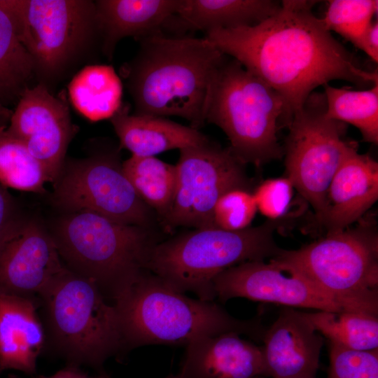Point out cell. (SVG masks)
<instances>
[{
    "instance_id": "36",
    "label": "cell",
    "mask_w": 378,
    "mask_h": 378,
    "mask_svg": "<svg viewBox=\"0 0 378 378\" xmlns=\"http://www.w3.org/2000/svg\"><path fill=\"white\" fill-rule=\"evenodd\" d=\"M13 111L6 108L0 99V127L6 126V123L10 121Z\"/></svg>"
},
{
    "instance_id": "28",
    "label": "cell",
    "mask_w": 378,
    "mask_h": 378,
    "mask_svg": "<svg viewBox=\"0 0 378 378\" xmlns=\"http://www.w3.org/2000/svg\"><path fill=\"white\" fill-rule=\"evenodd\" d=\"M50 183L42 164L19 139L0 127V183L6 188L42 193Z\"/></svg>"
},
{
    "instance_id": "3",
    "label": "cell",
    "mask_w": 378,
    "mask_h": 378,
    "mask_svg": "<svg viewBox=\"0 0 378 378\" xmlns=\"http://www.w3.org/2000/svg\"><path fill=\"white\" fill-rule=\"evenodd\" d=\"M120 320L124 349L148 344L187 346L225 332L262 339L257 319L235 318L213 301L191 298L145 270L113 300Z\"/></svg>"
},
{
    "instance_id": "6",
    "label": "cell",
    "mask_w": 378,
    "mask_h": 378,
    "mask_svg": "<svg viewBox=\"0 0 378 378\" xmlns=\"http://www.w3.org/2000/svg\"><path fill=\"white\" fill-rule=\"evenodd\" d=\"M205 119L223 131L245 165L260 167L284 155L277 136L280 122H289L283 98L234 59L227 58L215 76Z\"/></svg>"
},
{
    "instance_id": "17",
    "label": "cell",
    "mask_w": 378,
    "mask_h": 378,
    "mask_svg": "<svg viewBox=\"0 0 378 378\" xmlns=\"http://www.w3.org/2000/svg\"><path fill=\"white\" fill-rule=\"evenodd\" d=\"M377 199L378 163L355 147L334 174L316 222L326 234L343 230L360 220Z\"/></svg>"
},
{
    "instance_id": "11",
    "label": "cell",
    "mask_w": 378,
    "mask_h": 378,
    "mask_svg": "<svg viewBox=\"0 0 378 378\" xmlns=\"http://www.w3.org/2000/svg\"><path fill=\"white\" fill-rule=\"evenodd\" d=\"M53 200L69 212L90 211L118 223L150 228V209L124 174L118 151L98 152L64 162Z\"/></svg>"
},
{
    "instance_id": "18",
    "label": "cell",
    "mask_w": 378,
    "mask_h": 378,
    "mask_svg": "<svg viewBox=\"0 0 378 378\" xmlns=\"http://www.w3.org/2000/svg\"><path fill=\"white\" fill-rule=\"evenodd\" d=\"M235 332L199 338L186 349L181 378H255L265 376L262 346Z\"/></svg>"
},
{
    "instance_id": "27",
    "label": "cell",
    "mask_w": 378,
    "mask_h": 378,
    "mask_svg": "<svg viewBox=\"0 0 378 378\" xmlns=\"http://www.w3.org/2000/svg\"><path fill=\"white\" fill-rule=\"evenodd\" d=\"M326 115L328 118L349 123L360 132L365 141L378 143V84L370 89L354 90L326 84Z\"/></svg>"
},
{
    "instance_id": "22",
    "label": "cell",
    "mask_w": 378,
    "mask_h": 378,
    "mask_svg": "<svg viewBox=\"0 0 378 378\" xmlns=\"http://www.w3.org/2000/svg\"><path fill=\"white\" fill-rule=\"evenodd\" d=\"M281 6V1L272 0H182L169 27L206 33L253 26L275 14Z\"/></svg>"
},
{
    "instance_id": "15",
    "label": "cell",
    "mask_w": 378,
    "mask_h": 378,
    "mask_svg": "<svg viewBox=\"0 0 378 378\" xmlns=\"http://www.w3.org/2000/svg\"><path fill=\"white\" fill-rule=\"evenodd\" d=\"M65 268L52 235L18 219L0 245V293L38 298Z\"/></svg>"
},
{
    "instance_id": "10",
    "label": "cell",
    "mask_w": 378,
    "mask_h": 378,
    "mask_svg": "<svg viewBox=\"0 0 378 378\" xmlns=\"http://www.w3.org/2000/svg\"><path fill=\"white\" fill-rule=\"evenodd\" d=\"M323 92H313L287 125L286 176L313 208L321 214L330 182L346 155L356 146L344 139L346 124L326 115Z\"/></svg>"
},
{
    "instance_id": "5",
    "label": "cell",
    "mask_w": 378,
    "mask_h": 378,
    "mask_svg": "<svg viewBox=\"0 0 378 378\" xmlns=\"http://www.w3.org/2000/svg\"><path fill=\"white\" fill-rule=\"evenodd\" d=\"M38 300L46 343L69 366L100 369L125 350L117 310L92 281L66 267Z\"/></svg>"
},
{
    "instance_id": "25",
    "label": "cell",
    "mask_w": 378,
    "mask_h": 378,
    "mask_svg": "<svg viewBox=\"0 0 378 378\" xmlns=\"http://www.w3.org/2000/svg\"><path fill=\"white\" fill-rule=\"evenodd\" d=\"M34 76L31 56L22 43L13 15L0 0V99H20Z\"/></svg>"
},
{
    "instance_id": "30",
    "label": "cell",
    "mask_w": 378,
    "mask_h": 378,
    "mask_svg": "<svg viewBox=\"0 0 378 378\" xmlns=\"http://www.w3.org/2000/svg\"><path fill=\"white\" fill-rule=\"evenodd\" d=\"M258 211L253 190L232 188L216 201L212 214L214 227L226 231H240L251 227Z\"/></svg>"
},
{
    "instance_id": "4",
    "label": "cell",
    "mask_w": 378,
    "mask_h": 378,
    "mask_svg": "<svg viewBox=\"0 0 378 378\" xmlns=\"http://www.w3.org/2000/svg\"><path fill=\"white\" fill-rule=\"evenodd\" d=\"M293 217L268 220L240 231L200 228L159 241L150 250L145 269L175 290L204 301L216 296L214 279L222 272L249 261L265 260L281 251L274 233Z\"/></svg>"
},
{
    "instance_id": "26",
    "label": "cell",
    "mask_w": 378,
    "mask_h": 378,
    "mask_svg": "<svg viewBox=\"0 0 378 378\" xmlns=\"http://www.w3.org/2000/svg\"><path fill=\"white\" fill-rule=\"evenodd\" d=\"M302 313L329 342L353 350L378 349L377 316L351 311Z\"/></svg>"
},
{
    "instance_id": "23",
    "label": "cell",
    "mask_w": 378,
    "mask_h": 378,
    "mask_svg": "<svg viewBox=\"0 0 378 378\" xmlns=\"http://www.w3.org/2000/svg\"><path fill=\"white\" fill-rule=\"evenodd\" d=\"M68 90L74 108L92 122L110 119L123 104L122 82L111 65L83 66L72 77Z\"/></svg>"
},
{
    "instance_id": "12",
    "label": "cell",
    "mask_w": 378,
    "mask_h": 378,
    "mask_svg": "<svg viewBox=\"0 0 378 378\" xmlns=\"http://www.w3.org/2000/svg\"><path fill=\"white\" fill-rule=\"evenodd\" d=\"M179 151L174 197L163 221L165 227H214L212 214L218 198L232 188L251 190L245 164L229 147L211 140Z\"/></svg>"
},
{
    "instance_id": "34",
    "label": "cell",
    "mask_w": 378,
    "mask_h": 378,
    "mask_svg": "<svg viewBox=\"0 0 378 378\" xmlns=\"http://www.w3.org/2000/svg\"><path fill=\"white\" fill-rule=\"evenodd\" d=\"M361 50L375 63L378 62V22H372L368 28L363 41Z\"/></svg>"
},
{
    "instance_id": "29",
    "label": "cell",
    "mask_w": 378,
    "mask_h": 378,
    "mask_svg": "<svg viewBox=\"0 0 378 378\" xmlns=\"http://www.w3.org/2000/svg\"><path fill=\"white\" fill-rule=\"evenodd\" d=\"M377 10V0H331L321 20L328 31L337 33L361 50L364 35Z\"/></svg>"
},
{
    "instance_id": "24",
    "label": "cell",
    "mask_w": 378,
    "mask_h": 378,
    "mask_svg": "<svg viewBox=\"0 0 378 378\" xmlns=\"http://www.w3.org/2000/svg\"><path fill=\"white\" fill-rule=\"evenodd\" d=\"M122 169L140 199L163 222L174 197L176 166L156 157L132 155L122 162Z\"/></svg>"
},
{
    "instance_id": "32",
    "label": "cell",
    "mask_w": 378,
    "mask_h": 378,
    "mask_svg": "<svg viewBox=\"0 0 378 378\" xmlns=\"http://www.w3.org/2000/svg\"><path fill=\"white\" fill-rule=\"evenodd\" d=\"M294 186L286 176L265 180L253 190L258 211L268 220H278L288 216Z\"/></svg>"
},
{
    "instance_id": "14",
    "label": "cell",
    "mask_w": 378,
    "mask_h": 378,
    "mask_svg": "<svg viewBox=\"0 0 378 378\" xmlns=\"http://www.w3.org/2000/svg\"><path fill=\"white\" fill-rule=\"evenodd\" d=\"M6 129L22 141L55 183L76 132L65 97L54 96L43 84L27 88Z\"/></svg>"
},
{
    "instance_id": "13",
    "label": "cell",
    "mask_w": 378,
    "mask_h": 378,
    "mask_svg": "<svg viewBox=\"0 0 378 378\" xmlns=\"http://www.w3.org/2000/svg\"><path fill=\"white\" fill-rule=\"evenodd\" d=\"M214 288L216 298L223 302L244 298L288 307L346 311L301 272L274 258L267 262L249 261L228 268L214 279Z\"/></svg>"
},
{
    "instance_id": "7",
    "label": "cell",
    "mask_w": 378,
    "mask_h": 378,
    "mask_svg": "<svg viewBox=\"0 0 378 378\" xmlns=\"http://www.w3.org/2000/svg\"><path fill=\"white\" fill-rule=\"evenodd\" d=\"M64 265L113 300L144 271L159 241L150 228L125 225L90 211L69 212L52 234Z\"/></svg>"
},
{
    "instance_id": "38",
    "label": "cell",
    "mask_w": 378,
    "mask_h": 378,
    "mask_svg": "<svg viewBox=\"0 0 378 378\" xmlns=\"http://www.w3.org/2000/svg\"><path fill=\"white\" fill-rule=\"evenodd\" d=\"M255 378H261V377H255Z\"/></svg>"
},
{
    "instance_id": "16",
    "label": "cell",
    "mask_w": 378,
    "mask_h": 378,
    "mask_svg": "<svg viewBox=\"0 0 378 378\" xmlns=\"http://www.w3.org/2000/svg\"><path fill=\"white\" fill-rule=\"evenodd\" d=\"M262 340L265 376L316 378L323 338L302 312L283 309Z\"/></svg>"
},
{
    "instance_id": "1",
    "label": "cell",
    "mask_w": 378,
    "mask_h": 378,
    "mask_svg": "<svg viewBox=\"0 0 378 378\" xmlns=\"http://www.w3.org/2000/svg\"><path fill=\"white\" fill-rule=\"evenodd\" d=\"M316 2L282 1L275 14L258 24L204 36L279 94L289 122L317 87L332 80L378 84L377 71L365 69L314 15Z\"/></svg>"
},
{
    "instance_id": "8",
    "label": "cell",
    "mask_w": 378,
    "mask_h": 378,
    "mask_svg": "<svg viewBox=\"0 0 378 378\" xmlns=\"http://www.w3.org/2000/svg\"><path fill=\"white\" fill-rule=\"evenodd\" d=\"M38 83L50 87L92 64L101 41L92 0H6Z\"/></svg>"
},
{
    "instance_id": "35",
    "label": "cell",
    "mask_w": 378,
    "mask_h": 378,
    "mask_svg": "<svg viewBox=\"0 0 378 378\" xmlns=\"http://www.w3.org/2000/svg\"><path fill=\"white\" fill-rule=\"evenodd\" d=\"M82 371L78 367L68 366L48 377L41 376L38 378H81Z\"/></svg>"
},
{
    "instance_id": "9",
    "label": "cell",
    "mask_w": 378,
    "mask_h": 378,
    "mask_svg": "<svg viewBox=\"0 0 378 378\" xmlns=\"http://www.w3.org/2000/svg\"><path fill=\"white\" fill-rule=\"evenodd\" d=\"M274 259L297 270L346 311L378 314V233L364 216L353 227L328 233Z\"/></svg>"
},
{
    "instance_id": "21",
    "label": "cell",
    "mask_w": 378,
    "mask_h": 378,
    "mask_svg": "<svg viewBox=\"0 0 378 378\" xmlns=\"http://www.w3.org/2000/svg\"><path fill=\"white\" fill-rule=\"evenodd\" d=\"M130 106L122 104L110 118L119 139V148L139 157H155L171 150L202 145L210 139L190 126L165 117L130 113Z\"/></svg>"
},
{
    "instance_id": "31",
    "label": "cell",
    "mask_w": 378,
    "mask_h": 378,
    "mask_svg": "<svg viewBox=\"0 0 378 378\" xmlns=\"http://www.w3.org/2000/svg\"><path fill=\"white\" fill-rule=\"evenodd\" d=\"M327 378H378V349H349L329 342Z\"/></svg>"
},
{
    "instance_id": "39",
    "label": "cell",
    "mask_w": 378,
    "mask_h": 378,
    "mask_svg": "<svg viewBox=\"0 0 378 378\" xmlns=\"http://www.w3.org/2000/svg\"><path fill=\"white\" fill-rule=\"evenodd\" d=\"M0 370H1V369H0Z\"/></svg>"
},
{
    "instance_id": "20",
    "label": "cell",
    "mask_w": 378,
    "mask_h": 378,
    "mask_svg": "<svg viewBox=\"0 0 378 378\" xmlns=\"http://www.w3.org/2000/svg\"><path fill=\"white\" fill-rule=\"evenodd\" d=\"M38 300L0 293V369L36 372L46 344Z\"/></svg>"
},
{
    "instance_id": "2",
    "label": "cell",
    "mask_w": 378,
    "mask_h": 378,
    "mask_svg": "<svg viewBox=\"0 0 378 378\" xmlns=\"http://www.w3.org/2000/svg\"><path fill=\"white\" fill-rule=\"evenodd\" d=\"M138 41L137 52L120 69L134 113L180 117L200 130L214 80L227 56L205 37L159 31Z\"/></svg>"
},
{
    "instance_id": "37",
    "label": "cell",
    "mask_w": 378,
    "mask_h": 378,
    "mask_svg": "<svg viewBox=\"0 0 378 378\" xmlns=\"http://www.w3.org/2000/svg\"><path fill=\"white\" fill-rule=\"evenodd\" d=\"M165 378H181V377L178 375V374H176V375H172V374H171V375H169L168 377H165Z\"/></svg>"
},
{
    "instance_id": "33",
    "label": "cell",
    "mask_w": 378,
    "mask_h": 378,
    "mask_svg": "<svg viewBox=\"0 0 378 378\" xmlns=\"http://www.w3.org/2000/svg\"><path fill=\"white\" fill-rule=\"evenodd\" d=\"M18 219L12 198L7 188L0 183V245Z\"/></svg>"
},
{
    "instance_id": "19",
    "label": "cell",
    "mask_w": 378,
    "mask_h": 378,
    "mask_svg": "<svg viewBox=\"0 0 378 378\" xmlns=\"http://www.w3.org/2000/svg\"><path fill=\"white\" fill-rule=\"evenodd\" d=\"M94 4L101 53L111 61L124 38L139 41L162 31L182 0H96Z\"/></svg>"
}]
</instances>
